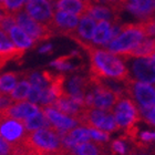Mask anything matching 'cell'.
I'll return each mask as SVG.
<instances>
[{
    "mask_svg": "<svg viewBox=\"0 0 155 155\" xmlns=\"http://www.w3.org/2000/svg\"><path fill=\"white\" fill-rule=\"evenodd\" d=\"M68 37L77 41L89 53L91 63V77L99 79H110L116 81H126L129 79V71L125 63L119 55L113 54L105 49H99L92 43L82 41L75 32Z\"/></svg>",
    "mask_w": 155,
    "mask_h": 155,
    "instance_id": "1",
    "label": "cell"
},
{
    "mask_svg": "<svg viewBox=\"0 0 155 155\" xmlns=\"http://www.w3.org/2000/svg\"><path fill=\"white\" fill-rule=\"evenodd\" d=\"M28 155H65L69 151L63 147L61 136L53 127L29 132L25 141Z\"/></svg>",
    "mask_w": 155,
    "mask_h": 155,
    "instance_id": "2",
    "label": "cell"
},
{
    "mask_svg": "<svg viewBox=\"0 0 155 155\" xmlns=\"http://www.w3.org/2000/svg\"><path fill=\"white\" fill-rule=\"evenodd\" d=\"M144 38L145 35L141 23L122 25L120 35L105 45V50L116 55H124L135 48Z\"/></svg>",
    "mask_w": 155,
    "mask_h": 155,
    "instance_id": "3",
    "label": "cell"
},
{
    "mask_svg": "<svg viewBox=\"0 0 155 155\" xmlns=\"http://www.w3.org/2000/svg\"><path fill=\"white\" fill-rule=\"evenodd\" d=\"M78 122L81 124V126L97 129L107 133L113 132L119 127L112 111L100 110L94 107H87Z\"/></svg>",
    "mask_w": 155,
    "mask_h": 155,
    "instance_id": "4",
    "label": "cell"
},
{
    "mask_svg": "<svg viewBox=\"0 0 155 155\" xmlns=\"http://www.w3.org/2000/svg\"><path fill=\"white\" fill-rule=\"evenodd\" d=\"M125 63L129 79L139 81L143 83H155V62L151 58H130V57H120Z\"/></svg>",
    "mask_w": 155,
    "mask_h": 155,
    "instance_id": "5",
    "label": "cell"
},
{
    "mask_svg": "<svg viewBox=\"0 0 155 155\" xmlns=\"http://www.w3.org/2000/svg\"><path fill=\"white\" fill-rule=\"evenodd\" d=\"M112 113L117 126L125 129L126 131L132 130L140 119L139 107H136L134 101L126 94L117 99L112 109Z\"/></svg>",
    "mask_w": 155,
    "mask_h": 155,
    "instance_id": "6",
    "label": "cell"
},
{
    "mask_svg": "<svg viewBox=\"0 0 155 155\" xmlns=\"http://www.w3.org/2000/svg\"><path fill=\"white\" fill-rule=\"evenodd\" d=\"M13 16H15L17 26L19 27L20 29H22L36 43L48 40L55 35L50 27L37 22L36 20H33L23 9L13 13Z\"/></svg>",
    "mask_w": 155,
    "mask_h": 155,
    "instance_id": "7",
    "label": "cell"
},
{
    "mask_svg": "<svg viewBox=\"0 0 155 155\" xmlns=\"http://www.w3.org/2000/svg\"><path fill=\"white\" fill-rule=\"evenodd\" d=\"M126 95L134 101L139 110H146L155 104V87L127 79L125 81Z\"/></svg>",
    "mask_w": 155,
    "mask_h": 155,
    "instance_id": "8",
    "label": "cell"
},
{
    "mask_svg": "<svg viewBox=\"0 0 155 155\" xmlns=\"http://www.w3.org/2000/svg\"><path fill=\"white\" fill-rule=\"evenodd\" d=\"M22 121L0 115V135L12 146L22 145L28 135Z\"/></svg>",
    "mask_w": 155,
    "mask_h": 155,
    "instance_id": "9",
    "label": "cell"
},
{
    "mask_svg": "<svg viewBox=\"0 0 155 155\" xmlns=\"http://www.w3.org/2000/svg\"><path fill=\"white\" fill-rule=\"evenodd\" d=\"M23 10L37 22L51 26L54 8L48 0H27Z\"/></svg>",
    "mask_w": 155,
    "mask_h": 155,
    "instance_id": "10",
    "label": "cell"
},
{
    "mask_svg": "<svg viewBox=\"0 0 155 155\" xmlns=\"http://www.w3.org/2000/svg\"><path fill=\"white\" fill-rule=\"evenodd\" d=\"M42 111L51 124V127H53L60 134V136L64 135L65 133L75 129V126L79 125V122L75 119L61 113L53 107H43Z\"/></svg>",
    "mask_w": 155,
    "mask_h": 155,
    "instance_id": "11",
    "label": "cell"
},
{
    "mask_svg": "<svg viewBox=\"0 0 155 155\" xmlns=\"http://www.w3.org/2000/svg\"><path fill=\"white\" fill-rule=\"evenodd\" d=\"M80 18L71 13L55 10L53 13V19L50 28L53 30L55 35H65L69 36L70 33L77 31Z\"/></svg>",
    "mask_w": 155,
    "mask_h": 155,
    "instance_id": "12",
    "label": "cell"
},
{
    "mask_svg": "<svg viewBox=\"0 0 155 155\" xmlns=\"http://www.w3.org/2000/svg\"><path fill=\"white\" fill-rule=\"evenodd\" d=\"M40 110L41 109L37 104L31 103L29 101H21V102H15L8 109L0 111V115L18 121H25L37 114Z\"/></svg>",
    "mask_w": 155,
    "mask_h": 155,
    "instance_id": "13",
    "label": "cell"
},
{
    "mask_svg": "<svg viewBox=\"0 0 155 155\" xmlns=\"http://www.w3.org/2000/svg\"><path fill=\"white\" fill-rule=\"evenodd\" d=\"M50 107H53L54 109L60 111L61 113L71 116V117L75 119L77 121L80 119V116L83 114L84 110L87 109L85 107L81 105L80 103H78L77 101L73 100L71 97H69L67 94L57 99L54 101V103L50 105Z\"/></svg>",
    "mask_w": 155,
    "mask_h": 155,
    "instance_id": "14",
    "label": "cell"
},
{
    "mask_svg": "<svg viewBox=\"0 0 155 155\" xmlns=\"http://www.w3.org/2000/svg\"><path fill=\"white\" fill-rule=\"evenodd\" d=\"M91 136L89 129L85 126H79L75 129L69 131L68 133H65L64 135L61 136L62 145L67 151H72V149L74 146L82 144V143L90 142Z\"/></svg>",
    "mask_w": 155,
    "mask_h": 155,
    "instance_id": "15",
    "label": "cell"
},
{
    "mask_svg": "<svg viewBox=\"0 0 155 155\" xmlns=\"http://www.w3.org/2000/svg\"><path fill=\"white\" fill-rule=\"evenodd\" d=\"M55 10L64 11L77 17H83L87 15V5L81 0H54Z\"/></svg>",
    "mask_w": 155,
    "mask_h": 155,
    "instance_id": "16",
    "label": "cell"
},
{
    "mask_svg": "<svg viewBox=\"0 0 155 155\" xmlns=\"http://www.w3.org/2000/svg\"><path fill=\"white\" fill-rule=\"evenodd\" d=\"M0 54L9 58L10 61L18 60L25 54V50L18 49L13 45L11 39L9 38L8 33L0 29Z\"/></svg>",
    "mask_w": 155,
    "mask_h": 155,
    "instance_id": "17",
    "label": "cell"
},
{
    "mask_svg": "<svg viewBox=\"0 0 155 155\" xmlns=\"http://www.w3.org/2000/svg\"><path fill=\"white\" fill-rule=\"evenodd\" d=\"M97 22L93 18H91V17L87 16V15L81 17L79 25H78L77 31H75V35L82 41L92 43V38H93V33L94 30H95V27H97Z\"/></svg>",
    "mask_w": 155,
    "mask_h": 155,
    "instance_id": "18",
    "label": "cell"
},
{
    "mask_svg": "<svg viewBox=\"0 0 155 155\" xmlns=\"http://www.w3.org/2000/svg\"><path fill=\"white\" fill-rule=\"evenodd\" d=\"M8 36H9V38L11 39V41L13 42V45H16L17 48L25 50V51H26V49L32 48L33 45H36V42L33 41L22 29H20L18 26L12 27L9 30Z\"/></svg>",
    "mask_w": 155,
    "mask_h": 155,
    "instance_id": "19",
    "label": "cell"
},
{
    "mask_svg": "<svg viewBox=\"0 0 155 155\" xmlns=\"http://www.w3.org/2000/svg\"><path fill=\"white\" fill-rule=\"evenodd\" d=\"M111 28H112V23L107 22V21H99L97 23L95 30H94L92 45L105 47L110 42Z\"/></svg>",
    "mask_w": 155,
    "mask_h": 155,
    "instance_id": "20",
    "label": "cell"
},
{
    "mask_svg": "<svg viewBox=\"0 0 155 155\" xmlns=\"http://www.w3.org/2000/svg\"><path fill=\"white\" fill-rule=\"evenodd\" d=\"M22 122L28 132H33V131H37V130L40 129H45V127H51V124L48 121L45 114L43 113L42 109L37 114H35V115L29 117V119L25 120Z\"/></svg>",
    "mask_w": 155,
    "mask_h": 155,
    "instance_id": "21",
    "label": "cell"
},
{
    "mask_svg": "<svg viewBox=\"0 0 155 155\" xmlns=\"http://www.w3.org/2000/svg\"><path fill=\"white\" fill-rule=\"evenodd\" d=\"M71 152H73L75 155H102L103 149L100 143L87 142L74 146Z\"/></svg>",
    "mask_w": 155,
    "mask_h": 155,
    "instance_id": "22",
    "label": "cell"
},
{
    "mask_svg": "<svg viewBox=\"0 0 155 155\" xmlns=\"http://www.w3.org/2000/svg\"><path fill=\"white\" fill-rule=\"evenodd\" d=\"M30 90H31V85H30L29 82L27 80H22L17 83L15 89L11 91L10 97H12V100L15 101V102L26 101V100H28Z\"/></svg>",
    "mask_w": 155,
    "mask_h": 155,
    "instance_id": "23",
    "label": "cell"
},
{
    "mask_svg": "<svg viewBox=\"0 0 155 155\" xmlns=\"http://www.w3.org/2000/svg\"><path fill=\"white\" fill-rule=\"evenodd\" d=\"M18 77H19V73H15V72H8L0 75V92L6 94L11 93V91L18 83L17 82Z\"/></svg>",
    "mask_w": 155,
    "mask_h": 155,
    "instance_id": "24",
    "label": "cell"
},
{
    "mask_svg": "<svg viewBox=\"0 0 155 155\" xmlns=\"http://www.w3.org/2000/svg\"><path fill=\"white\" fill-rule=\"evenodd\" d=\"M27 81L30 83L31 87H36L39 89H45V87H49L48 81L45 80V78L43 77L42 73H39V72H31V73H28L26 74Z\"/></svg>",
    "mask_w": 155,
    "mask_h": 155,
    "instance_id": "25",
    "label": "cell"
},
{
    "mask_svg": "<svg viewBox=\"0 0 155 155\" xmlns=\"http://www.w3.org/2000/svg\"><path fill=\"white\" fill-rule=\"evenodd\" d=\"M71 58H72V54L60 57V58L55 59L54 61H52L51 63H50V65L53 67V68H55L57 70H60V71H69V70H73V69H74V65L69 61Z\"/></svg>",
    "mask_w": 155,
    "mask_h": 155,
    "instance_id": "26",
    "label": "cell"
},
{
    "mask_svg": "<svg viewBox=\"0 0 155 155\" xmlns=\"http://www.w3.org/2000/svg\"><path fill=\"white\" fill-rule=\"evenodd\" d=\"M27 0H2L3 8L9 13H16L23 9Z\"/></svg>",
    "mask_w": 155,
    "mask_h": 155,
    "instance_id": "27",
    "label": "cell"
},
{
    "mask_svg": "<svg viewBox=\"0 0 155 155\" xmlns=\"http://www.w3.org/2000/svg\"><path fill=\"white\" fill-rule=\"evenodd\" d=\"M87 129H89V132H90L91 139L94 140L95 142L104 143V142H107V141H109V139H110L109 133L100 131V130H97V129H92V127H87Z\"/></svg>",
    "mask_w": 155,
    "mask_h": 155,
    "instance_id": "28",
    "label": "cell"
},
{
    "mask_svg": "<svg viewBox=\"0 0 155 155\" xmlns=\"http://www.w3.org/2000/svg\"><path fill=\"white\" fill-rule=\"evenodd\" d=\"M139 112L140 117L144 119L151 125L155 126V104L152 107L146 109V110H139Z\"/></svg>",
    "mask_w": 155,
    "mask_h": 155,
    "instance_id": "29",
    "label": "cell"
},
{
    "mask_svg": "<svg viewBox=\"0 0 155 155\" xmlns=\"http://www.w3.org/2000/svg\"><path fill=\"white\" fill-rule=\"evenodd\" d=\"M0 155H16L15 147L10 145L1 135H0Z\"/></svg>",
    "mask_w": 155,
    "mask_h": 155,
    "instance_id": "30",
    "label": "cell"
},
{
    "mask_svg": "<svg viewBox=\"0 0 155 155\" xmlns=\"http://www.w3.org/2000/svg\"><path fill=\"white\" fill-rule=\"evenodd\" d=\"M13 103H15V101L12 100V97H10V94L0 92V111L6 110L10 105H12Z\"/></svg>",
    "mask_w": 155,
    "mask_h": 155,
    "instance_id": "31",
    "label": "cell"
},
{
    "mask_svg": "<svg viewBox=\"0 0 155 155\" xmlns=\"http://www.w3.org/2000/svg\"><path fill=\"white\" fill-rule=\"evenodd\" d=\"M136 137L141 143H150L155 141V133L150 132V131H142L141 133L136 134Z\"/></svg>",
    "mask_w": 155,
    "mask_h": 155,
    "instance_id": "32",
    "label": "cell"
},
{
    "mask_svg": "<svg viewBox=\"0 0 155 155\" xmlns=\"http://www.w3.org/2000/svg\"><path fill=\"white\" fill-rule=\"evenodd\" d=\"M112 151L114 153H117L120 155H125L126 154V145L122 140H115L112 143Z\"/></svg>",
    "mask_w": 155,
    "mask_h": 155,
    "instance_id": "33",
    "label": "cell"
},
{
    "mask_svg": "<svg viewBox=\"0 0 155 155\" xmlns=\"http://www.w3.org/2000/svg\"><path fill=\"white\" fill-rule=\"evenodd\" d=\"M42 90L36 87H31V90H30L29 97H28V101L31 102V103H39L40 101V97H41Z\"/></svg>",
    "mask_w": 155,
    "mask_h": 155,
    "instance_id": "34",
    "label": "cell"
},
{
    "mask_svg": "<svg viewBox=\"0 0 155 155\" xmlns=\"http://www.w3.org/2000/svg\"><path fill=\"white\" fill-rule=\"evenodd\" d=\"M97 3L100 2V1H103V2L107 3V5H113V6H119V3H117V0H95ZM120 7V6H119ZM121 8V7H120Z\"/></svg>",
    "mask_w": 155,
    "mask_h": 155,
    "instance_id": "35",
    "label": "cell"
},
{
    "mask_svg": "<svg viewBox=\"0 0 155 155\" xmlns=\"http://www.w3.org/2000/svg\"><path fill=\"white\" fill-rule=\"evenodd\" d=\"M51 50H52L51 45H45L40 49V52H41V53H47V52H50Z\"/></svg>",
    "mask_w": 155,
    "mask_h": 155,
    "instance_id": "36",
    "label": "cell"
},
{
    "mask_svg": "<svg viewBox=\"0 0 155 155\" xmlns=\"http://www.w3.org/2000/svg\"><path fill=\"white\" fill-rule=\"evenodd\" d=\"M153 6H154V10H155V0H153Z\"/></svg>",
    "mask_w": 155,
    "mask_h": 155,
    "instance_id": "37",
    "label": "cell"
}]
</instances>
